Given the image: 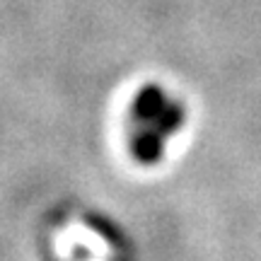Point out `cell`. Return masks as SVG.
<instances>
[{
	"mask_svg": "<svg viewBox=\"0 0 261 261\" xmlns=\"http://www.w3.org/2000/svg\"><path fill=\"white\" fill-rule=\"evenodd\" d=\"M169 104V99L165 97V92L160 90V85H145L130 107V114L138 123H152L160 119V114L165 112V107Z\"/></svg>",
	"mask_w": 261,
	"mask_h": 261,
	"instance_id": "1",
	"label": "cell"
},
{
	"mask_svg": "<svg viewBox=\"0 0 261 261\" xmlns=\"http://www.w3.org/2000/svg\"><path fill=\"white\" fill-rule=\"evenodd\" d=\"M130 150L138 162L143 165H152L162 158V150H165V136L152 126H143V128L133 136L130 140Z\"/></svg>",
	"mask_w": 261,
	"mask_h": 261,
	"instance_id": "2",
	"label": "cell"
}]
</instances>
